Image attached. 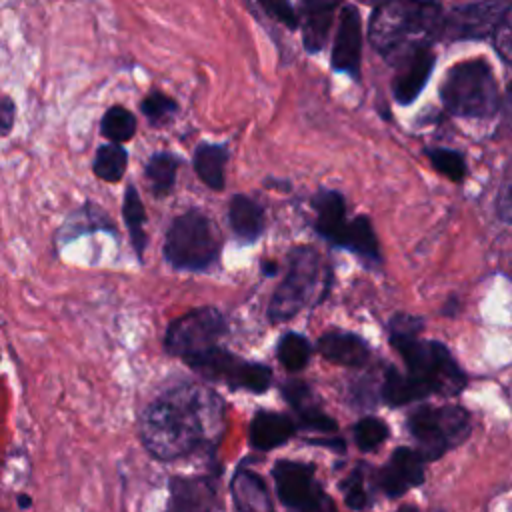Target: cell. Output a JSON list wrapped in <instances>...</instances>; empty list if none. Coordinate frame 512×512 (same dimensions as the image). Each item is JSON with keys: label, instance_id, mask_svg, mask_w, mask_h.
Here are the masks:
<instances>
[{"label": "cell", "instance_id": "cell-1", "mask_svg": "<svg viewBox=\"0 0 512 512\" xmlns=\"http://www.w3.org/2000/svg\"><path fill=\"white\" fill-rule=\"evenodd\" d=\"M224 430V404L202 384H180L154 398L140 416V438L158 460L214 446Z\"/></svg>", "mask_w": 512, "mask_h": 512}, {"label": "cell", "instance_id": "cell-2", "mask_svg": "<svg viewBox=\"0 0 512 512\" xmlns=\"http://www.w3.org/2000/svg\"><path fill=\"white\" fill-rule=\"evenodd\" d=\"M436 0H382L370 20V42L386 58L400 62L440 34Z\"/></svg>", "mask_w": 512, "mask_h": 512}, {"label": "cell", "instance_id": "cell-3", "mask_svg": "<svg viewBox=\"0 0 512 512\" xmlns=\"http://www.w3.org/2000/svg\"><path fill=\"white\" fill-rule=\"evenodd\" d=\"M420 330V318L396 314L390 320V344L406 362V374L420 382L428 394H458L466 384L464 372L444 344L436 340H420Z\"/></svg>", "mask_w": 512, "mask_h": 512}, {"label": "cell", "instance_id": "cell-4", "mask_svg": "<svg viewBox=\"0 0 512 512\" xmlns=\"http://www.w3.org/2000/svg\"><path fill=\"white\" fill-rule=\"evenodd\" d=\"M440 96L444 108L462 118H488L500 104L498 84L484 60H466L452 66Z\"/></svg>", "mask_w": 512, "mask_h": 512}, {"label": "cell", "instance_id": "cell-5", "mask_svg": "<svg viewBox=\"0 0 512 512\" xmlns=\"http://www.w3.org/2000/svg\"><path fill=\"white\" fill-rule=\"evenodd\" d=\"M220 234L214 222L200 210L176 216L166 232L164 258L178 270H206L220 254Z\"/></svg>", "mask_w": 512, "mask_h": 512}, {"label": "cell", "instance_id": "cell-6", "mask_svg": "<svg viewBox=\"0 0 512 512\" xmlns=\"http://www.w3.org/2000/svg\"><path fill=\"white\" fill-rule=\"evenodd\" d=\"M408 430L418 440L424 460H434L468 436L470 414L454 404L420 406L408 416Z\"/></svg>", "mask_w": 512, "mask_h": 512}, {"label": "cell", "instance_id": "cell-7", "mask_svg": "<svg viewBox=\"0 0 512 512\" xmlns=\"http://www.w3.org/2000/svg\"><path fill=\"white\" fill-rule=\"evenodd\" d=\"M320 256L310 246H298L288 256V272L274 292L268 316L274 322H282L300 312L314 296L320 284Z\"/></svg>", "mask_w": 512, "mask_h": 512}, {"label": "cell", "instance_id": "cell-8", "mask_svg": "<svg viewBox=\"0 0 512 512\" xmlns=\"http://www.w3.org/2000/svg\"><path fill=\"white\" fill-rule=\"evenodd\" d=\"M186 364L208 380H220L230 388H244L256 394L268 390L272 382V370L268 366L248 362L218 346L186 358Z\"/></svg>", "mask_w": 512, "mask_h": 512}, {"label": "cell", "instance_id": "cell-9", "mask_svg": "<svg viewBox=\"0 0 512 512\" xmlns=\"http://www.w3.org/2000/svg\"><path fill=\"white\" fill-rule=\"evenodd\" d=\"M226 332V318L214 306H202L176 318L164 336V346L172 356L190 358L212 346Z\"/></svg>", "mask_w": 512, "mask_h": 512}, {"label": "cell", "instance_id": "cell-10", "mask_svg": "<svg viewBox=\"0 0 512 512\" xmlns=\"http://www.w3.org/2000/svg\"><path fill=\"white\" fill-rule=\"evenodd\" d=\"M278 498L292 510H326L328 496L314 478V466L298 460H278L272 470Z\"/></svg>", "mask_w": 512, "mask_h": 512}, {"label": "cell", "instance_id": "cell-11", "mask_svg": "<svg viewBox=\"0 0 512 512\" xmlns=\"http://www.w3.org/2000/svg\"><path fill=\"white\" fill-rule=\"evenodd\" d=\"M512 6V0H482L466 6H456L442 18L440 34L448 40L486 38L492 34L502 16Z\"/></svg>", "mask_w": 512, "mask_h": 512}, {"label": "cell", "instance_id": "cell-12", "mask_svg": "<svg viewBox=\"0 0 512 512\" xmlns=\"http://www.w3.org/2000/svg\"><path fill=\"white\" fill-rule=\"evenodd\" d=\"M424 456L420 450L400 446L392 452L390 460L376 472L378 488L390 496L398 498L410 488L422 484L424 480Z\"/></svg>", "mask_w": 512, "mask_h": 512}, {"label": "cell", "instance_id": "cell-13", "mask_svg": "<svg viewBox=\"0 0 512 512\" xmlns=\"http://www.w3.org/2000/svg\"><path fill=\"white\" fill-rule=\"evenodd\" d=\"M360 50H362L360 16L356 8L344 6L340 12V24H338V32L332 48V68L356 78L360 70Z\"/></svg>", "mask_w": 512, "mask_h": 512}, {"label": "cell", "instance_id": "cell-14", "mask_svg": "<svg viewBox=\"0 0 512 512\" xmlns=\"http://www.w3.org/2000/svg\"><path fill=\"white\" fill-rule=\"evenodd\" d=\"M432 68H434V54L430 52V46L418 48L416 52L402 58L400 70L392 82V92L396 102L400 104L414 102L422 92V88L426 86Z\"/></svg>", "mask_w": 512, "mask_h": 512}, {"label": "cell", "instance_id": "cell-15", "mask_svg": "<svg viewBox=\"0 0 512 512\" xmlns=\"http://www.w3.org/2000/svg\"><path fill=\"white\" fill-rule=\"evenodd\" d=\"M318 352L332 364L360 368L370 360L368 344L352 332H326L318 340Z\"/></svg>", "mask_w": 512, "mask_h": 512}, {"label": "cell", "instance_id": "cell-16", "mask_svg": "<svg viewBox=\"0 0 512 512\" xmlns=\"http://www.w3.org/2000/svg\"><path fill=\"white\" fill-rule=\"evenodd\" d=\"M296 432V424L290 416L272 412V410H258L250 420V444L256 450H274L280 444L288 442Z\"/></svg>", "mask_w": 512, "mask_h": 512}, {"label": "cell", "instance_id": "cell-17", "mask_svg": "<svg viewBox=\"0 0 512 512\" xmlns=\"http://www.w3.org/2000/svg\"><path fill=\"white\" fill-rule=\"evenodd\" d=\"M284 398L290 402V406L298 412V420L308 430H318L322 434L336 432V422L326 414L318 402L312 398L310 388L300 380H290L282 388Z\"/></svg>", "mask_w": 512, "mask_h": 512}, {"label": "cell", "instance_id": "cell-18", "mask_svg": "<svg viewBox=\"0 0 512 512\" xmlns=\"http://www.w3.org/2000/svg\"><path fill=\"white\" fill-rule=\"evenodd\" d=\"M312 206L316 212V220H314V228L316 232L326 238L330 244H338V238L348 222L346 218V202L342 198L340 192L336 190H326L322 188L314 198H312Z\"/></svg>", "mask_w": 512, "mask_h": 512}, {"label": "cell", "instance_id": "cell-19", "mask_svg": "<svg viewBox=\"0 0 512 512\" xmlns=\"http://www.w3.org/2000/svg\"><path fill=\"white\" fill-rule=\"evenodd\" d=\"M340 0H300L302 6V38L308 52L324 48L332 14Z\"/></svg>", "mask_w": 512, "mask_h": 512}, {"label": "cell", "instance_id": "cell-20", "mask_svg": "<svg viewBox=\"0 0 512 512\" xmlns=\"http://www.w3.org/2000/svg\"><path fill=\"white\" fill-rule=\"evenodd\" d=\"M170 494V506L176 510H206L218 504V492L210 478H172Z\"/></svg>", "mask_w": 512, "mask_h": 512}, {"label": "cell", "instance_id": "cell-21", "mask_svg": "<svg viewBox=\"0 0 512 512\" xmlns=\"http://www.w3.org/2000/svg\"><path fill=\"white\" fill-rule=\"evenodd\" d=\"M230 492L238 510H244V512L272 510V500L268 496V488L264 480L250 470L240 468L234 474L230 482Z\"/></svg>", "mask_w": 512, "mask_h": 512}, {"label": "cell", "instance_id": "cell-22", "mask_svg": "<svg viewBox=\"0 0 512 512\" xmlns=\"http://www.w3.org/2000/svg\"><path fill=\"white\" fill-rule=\"evenodd\" d=\"M228 220H230L232 232L244 242H254L264 230L262 206L244 194L232 196L230 208H228Z\"/></svg>", "mask_w": 512, "mask_h": 512}, {"label": "cell", "instance_id": "cell-23", "mask_svg": "<svg viewBox=\"0 0 512 512\" xmlns=\"http://www.w3.org/2000/svg\"><path fill=\"white\" fill-rule=\"evenodd\" d=\"M340 248H346L354 254H358L364 260L378 262L380 260V248H378V238L374 234V228L366 216H356L350 218L340 234L338 244Z\"/></svg>", "mask_w": 512, "mask_h": 512}, {"label": "cell", "instance_id": "cell-24", "mask_svg": "<svg viewBox=\"0 0 512 512\" xmlns=\"http://www.w3.org/2000/svg\"><path fill=\"white\" fill-rule=\"evenodd\" d=\"M228 160V150L222 144L202 142L194 150V170L198 178L212 190L224 188V168Z\"/></svg>", "mask_w": 512, "mask_h": 512}, {"label": "cell", "instance_id": "cell-25", "mask_svg": "<svg viewBox=\"0 0 512 512\" xmlns=\"http://www.w3.org/2000/svg\"><path fill=\"white\" fill-rule=\"evenodd\" d=\"M426 396H430L428 390L420 382H416L410 374H402L394 368L386 372L382 382V398L390 406H402L414 400H422Z\"/></svg>", "mask_w": 512, "mask_h": 512}, {"label": "cell", "instance_id": "cell-26", "mask_svg": "<svg viewBox=\"0 0 512 512\" xmlns=\"http://www.w3.org/2000/svg\"><path fill=\"white\" fill-rule=\"evenodd\" d=\"M122 214H124V222L128 226L132 248L138 254V258H142L144 248H146V232H144L146 210H144V204H142L140 194H138L134 184H128V188H126L124 204H122Z\"/></svg>", "mask_w": 512, "mask_h": 512}, {"label": "cell", "instance_id": "cell-27", "mask_svg": "<svg viewBox=\"0 0 512 512\" xmlns=\"http://www.w3.org/2000/svg\"><path fill=\"white\" fill-rule=\"evenodd\" d=\"M178 156L170 154V152H156L148 158L146 166H144V176L148 178L152 192L156 196H166L174 182H176V170H178Z\"/></svg>", "mask_w": 512, "mask_h": 512}, {"label": "cell", "instance_id": "cell-28", "mask_svg": "<svg viewBox=\"0 0 512 512\" xmlns=\"http://www.w3.org/2000/svg\"><path fill=\"white\" fill-rule=\"evenodd\" d=\"M128 166V152L120 142L102 144L94 156V174L104 182L122 180Z\"/></svg>", "mask_w": 512, "mask_h": 512}, {"label": "cell", "instance_id": "cell-29", "mask_svg": "<svg viewBox=\"0 0 512 512\" xmlns=\"http://www.w3.org/2000/svg\"><path fill=\"white\" fill-rule=\"evenodd\" d=\"M100 128L110 142H126L136 134V116L124 106H110L102 116Z\"/></svg>", "mask_w": 512, "mask_h": 512}, {"label": "cell", "instance_id": "cell-30", "mask_svg": "<svg viewBox=\"0 0 512 512\" xmlns=\"http://www.w3.org/2000/svg\"><path fill=\"white\" fill-rule=\"evenodd\" d=\"M312 354L310 342L298 332H286L278 344V360L290 372L302 370Z\"/></svg>", "mask_w": 512, "mask_h": 512}, {"label": "cell", "instance_id": "cell-31", "mask_svg": "<svg viewBox=\"0 0 512 512\" xmlns=\"http://www.w3.org/2000/svg\"><path fill=\"white\" fill-rule=\"evenodd\" d=\"M386 438H388V426L378 418L368 416L356 422L354 426V442L364 452L378 448Z\"/></svg>", "mask_w": 512, "mask_h": 512}, {"label": "cell", "instance_id": "cell-32", "mask_svg": "<svg viewBox=\"0 0 512 512\" xmlns=\"http://www.w3.org/2000/svg\"><path fill=\"white\" fill-rule=\"evenodd\" d=\"M426 156L430 158L432 166L442 172L444 176H448L454 182H460L466 174V164L464 158L456 152V150H448V148H428Z\"/></svg>", "mask_w": 512, "mask_h": 512}, {"label": "cell", "instance_id": "cell-33", "mask_svg": "<svg viewBox=\"0 0 512 512\" xmlns=\"http://www.w3.org/2000/svg\"><path fill=\"white\" fill-rule=\"evenodd\" d=\"M140 110L148 118L150 124H164L176 114L178 104H176V100H172L164 92H150L140 102Z\"/></svg>", "mask_w": 512, "mask_h": 512}, {"label": "cell", "instance_id": "cell-34", "mask_svg": "<svg viewBox=\"0 0 512 512\" xmlns=\"http://www.w3.org/2000/svg\"><path fill=\"white\" fill-rule=\"evenodd\" d=\"M340 488L344 492V500H346L348 508L362 510L368 506V492L364 488V472L360 466L346 476V480L342 482Z\"/></svg>", "mask_w": 512, "mask_h": 512}, {"label": "cell", "instance_id": "cell-35", "mask_svg": "<svg viewBox=\"0 0 512 512\" xmlns=\"http://www.w3.org/2000/svg\"><path fill=\"white\" fill-rule=\"evenodd\" d=\"M258 4L276 22H280V24H284L288 28H296L298 26V14L294 12L290 0H258Z\"/></svg>", "mask_w": 512, "mask_h": 512}, {"label": "cell", "instance_id": "cell-36", "mask_svg": "<svg viewBox=\"0 0 512 512\" xmlns=\"http://www.w3.org/2000/svg\"><path fill=\"white\" fill-rule=\"evenodd\" d=\"M494 36V46L498 50V54L512 64V6L508 8V12L502 16V20L498 22L496 30L492 32Z\"/></svg>", "mask_w": 512, "mask_h": 512}, {"label": "cell", "instance_id": "cell-37", "mask_svg": "<svg viewBox=\"0 0 512 512\" xmlns=\"http://www.w3.org/2000/svg\"><path fill=\"white\" fill-rule=\"evenodd\" d=\"M496 214L500 220L512 224V164L506 168L496 196Z\"/></svg>", "mask_w": 512, "mask_h": 512}, {"label": "cell", "instance_id": "cell-38", "mask_svg": "<svg viewBox=\"0 0 512 512\" xmlns=\"http://www.w3.org/2000/svg\"><path fill=\"white\" fill-rule=\"evenodd\" d=\"M16 118V104L10 96L0 94V134L6 136L10 134Z\"/></svg>", "mask_w": 512, "mask_h": 512}, {"label": "cell", "instance_id": "cell-39", "mask_svg": "<svg viewBox=\"0 0 512 512\" xmlns=\"http://www.w3.org/2000/svg\"><path fill=\"white\" fill-rule=\"evenodd\" d=\"M262 270H264L268 276H274V274L278 272V264L272 262V260H266V262H262Z\"/></svg>", "mask_w": 512, "mask_h": 512}, {"label": "cell", "instance_id": "cell-40", "mask_svg": "<svg viewBox=\"0 0 512 512\" xmlns=\"http://www.w3.org/2000/svg\"><path fill=\"white\" fill-rule=\"evenodd\" d=\"M506 112H508V120L512 122V88H510L508 98H506Z\"/></svg>", "mask_w": 512, "mask_h": 512}, {"label": "cell", "instance_id": "cell-41", "mask_svg": "<svg viewBox=\"0 0 512 512\" xmlns=\"http://www.w3.org/2000/svg\"><path fill=\"white\" fill-rule=\"evenodd\" d=\"M18 504H20V508H28L30 506V500L28 498H24V494L18 498Z\"/></svg>", "mask_w": 512, "mask_h": 512}, {"label": "cell", "instance_id": "cell-42", "mask_svg": "<svg viewBox=\"0 0 512 512\" xmlns=\"http://www.w3.org/2000/svg\"><path fill=\"white\" fill-rule=\"evenodd\" d=\"M364 2H374V0H364Z\"/></svg>", "mask_w": 512, "mask_h": 512}]
</instances>
